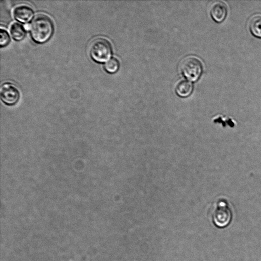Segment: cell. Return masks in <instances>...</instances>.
Listing matches in <instances>:
<instances>
[{
	"label": "cell",
	"mask_w": 261,
	"mask_h": 261,
	"mask_svg": "<svg viewBox=\"0 0 261 261\" xmlns=\"http://www.w3.org/2000/svg\"><path fill=\"white\" fill-rule=\"evenodd\" d=\"M30 32L32 38L35 42L44 43L50 39L53 33V22L47 15L38 14L30 24Z\"/></svg>",
	"instance_id": "obj_1"
},
{
	"label": "cell",
	"mask_w": 261,
	"mask_h": 261,
	"mask_svg": "<svg viewBox=\"0 0 261 261\" xmlns=\"http://www.w3.org/2000/svg\"><path fill=\"white\" fill-rule=\"evenodd\" d=\"M112 52L111 43L104 38H97L90 44L89 53L92 59L96 62L102 63L109 60Z\"/></svg>",
	"instance_id": "obj_2"
},
{
	"label": "cell",
	"mask_w": 261,
	"mask_h": 261,
	"mask_svg": "<svg viewBox=\"0 0 261 261\" xmlns=\"http://www.w3.org/2000/svg\"><path fill=\"white\" fill-rule=\"evenodd\" d=\"M180 69L183 75L189 80L197 81L201 76L203 66L200 60L194 56L185 58L180 64Z\"/></svg>",
	"instance_id": "obj_3"
},
{
	"label": "cell",
	"mask_w": 261,
	"mask_h": 261,
	"mask_svg": "<svg viewBox=\"0 0 261 261\" xmlns=\"http://www.w3.org/2000/svg\"><path fill=\"white\" fill-rule=\"evenodd\" d=\"M232 212L225 202H220L213 213V220L218 227H225L228 226L232 219Z\"/></svg>",
	"instance_id": "obj_4"
},
{
	"label": "cell",
	"mask_w": 261,
	"mask_h": 261,
	"mask_svg": "<svg viewBox=\"0 0 261 261\" xmlns=\"http://www.w3.org/2000/svg\"><path fill=\"white\" fill-rule=\"evenodd\" d=\"M0 95L2 101L6 105L12 106L18 101L20 92L17 86L9 82L3 83L0 88Z\"/></svg>",
	"instance_id": "obj_5"
},
{
	"label": "cell",
	"mask_w": 261,
	"mask_h": 261,
	"mask_svg": "<svg viewBox=\"0 0 261 261\" xmlns=\"http://www.w3.org/2000/svg\"><path fill=\"white\" fill-rule=\"evenodd\" d=\"M227 13V6L223 2H215L211 6V16L217 23L223 22L225 19Z\"/></svg>",
	"instance_id": "obj_6"
},
{
	"label": "cell",
	"mask_w": 261,
	"mask_h": 261,
	"mask_svg": "<svg viewBox=\"0 0 261 261\" xmlns=\"http://www.w3.org/2000/svg\"><path fill=\"white\" fill-rule=\"evenodd\" d=\"M34 15L32 9L25 5H21L16 7L13 10V16L18 21L27 23L31 20Z\"/></svg>",
	"instance_id": "obj_7"
},
{
	"label": "cell",
	"mask_w": 261,
	"mask_h": 261,
	"mask_svg": "<svg viewBox=\"0 0 261 261\" xmlns=\"http://www.w3.org/2000/svg\"><path fill=\"white\" fill-rule=\"evenodd\" d=\"M193 90L192 83L186 80H182L179 81L176 85L175 91L176 94L182 97L189 96Z\"/></svg>",
	"instance_id": "obj_8"
},
{
	"label": "cell",
	"mask_w": 261,
	"mask_h": 261,
	"mask_svg": "<svg viewBox=\"0 0 261 261\" xmlns=\"http://www.w3.org/2000/svg\"><path fill=\"white\" fill-rule=\"evenodd\" d=\"M10 32L12 38L19 41L24 39L26 35L25 28L18 22H13L10 27Z\"/></svg>",
	"instance_id": "obj_9"
},
{
	"label": "cell",
	"mask_w": 261,
	"mask_h": 261,
	"mask_svg": "<svg viewBox=\"0 0 261 261\" xmlns=\"http://www.w3.org/2000/svg\"><path fill=\"white\" fill-rule=\"evenodd\" d=\"M249 28L251 34L261 38V15H255L250 20Z\"/></svg>",
	"instance_id": "obj_10"
},
{
	"label": "cell",
	"mask_w": 261,
	"mask_h": 261,
	"mask_svg": "<svg viewBox=\"0 0 261 261\" xmlns=\"http://www.w3.org/2000/svg\"><path fill=\"white\" fill-rule=\"evenodd\" d=\"M119 62L117 59L113 57L109 59L105 64L104 68L109 73H114L119 68Z\"/></svg>",
	"instance_id": "obj_11"
},
{
	"label": "cell",
	"mask_w": 261,
	"mask_h": 261,
	"mask_svg": "<svg viewBox=\"0 0 261 261\" xmlns=\"http://www.w3.org/2000/svg\"><path fill=\"white\" fill-rule=\"evenodd\" d=\"M0 46L1 47L7 46L10 41V37L8 32L3 28L0 30Z\"/></svg>",
	"instance_id": "obj_12"
},
{
	"label": "cell",
	"mask_w": 261,
	"mask_h": 261,
	"mask_svg": "<svg viewBox=\"0 0 261 261\" xmlns=\"http://www.w3.org/2000/svg\"><path fill=\"white\" fill-rule=\"evenodd\" d=\"M25 29L27 30H30V24H26L24 26Z\"/></svg>",
	"instance_id": "obj_13"
}]
</instances>
